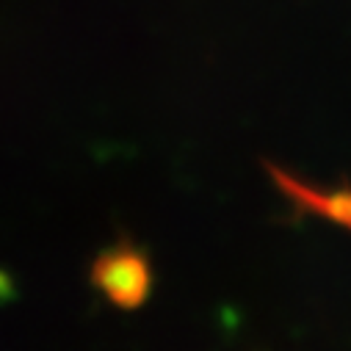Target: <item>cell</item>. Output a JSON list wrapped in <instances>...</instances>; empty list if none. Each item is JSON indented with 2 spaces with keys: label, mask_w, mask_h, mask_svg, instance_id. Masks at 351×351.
I'll use <instances>...</instances> for the list:
<instances>
[{
  "label": "cell",
  "mask_w": 351,
  "mask_h": 351,
  "mask_svg": "<svg viewBox=\"0 0 351 351\" xmlns=\"http://www.w3.org/2000/svg\"><path fill=\"white\" fill-rule=\"evenodd\" d=\"M95 282L114 302L136 304L147 291V269H144L141 257H136L130 249H117L97 263Z\"/></svg>",
  "instance_id": "obj_1"
}]
</instances>
